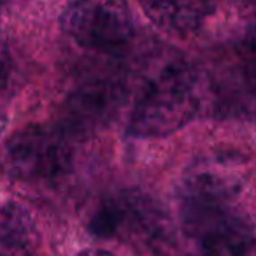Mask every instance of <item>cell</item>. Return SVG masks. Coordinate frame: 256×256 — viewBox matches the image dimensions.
<instances>
[{
	"mask_svg": "<svg viewBox=\"0 0 256 256\" xmlns=\"http://www.w3.org/2000/svg\"><path fill=\"white\" fill-rule=\"evenodd\" d=\"M146 16L168 36L198 32L216 11L214 0H139Z\"/></svg>",
	"mask_w": 256,
	"mask_h": 256,
	"instance_id": "6",
	"label": "cell"
},
{
	"mask_svg": "<svg viewBox=\"0 0 256 256\" xmlns=\"http://www.w3.org/2000/svg\"><path fill=\"white\" fill-rule=\"evenodd\" d=\"M6 78H8V67H6L4 56H2V53H0V84L6 81Z\"/></svg>",
	"mask_w": 256,
	"mask_h": 256,
	"instance_id": "10",
	"label": "cell"
},
{
	"mask_svg": "<svg viewBox=\"0 0 256 256\" xmlns=\"http://www.w3.org/2000/svg\"><path fill=\"white\" fill-rule=\"evenodd\" d=\"M36 224L30 212L16 202L0 207V256H32Z\"/></svg>",
	"mask_w": 256,
	"mask_h": 256,
	"instance_id": "7",
	"label": "cell"
},
{
	"mask_svg": "<svg viewBox=\"0 0 256 256\" xmlns=\"http://www.w3.org/2000/svg\"><path fill=\"white\" fill-rule=\"evenodd\" d=\"M6 123H8V118H6V114L0 110V136L4 134V130H6Z\"/></svg>",
	"mask_w": 256,
	"mask_h": 256,
	"instance_id": "11",
	"label": "cell"
},
{
	"mask_svg": "<svg viewBox=\"0 0 256 256\" xmlns=\"http://www.w3.org/2000/svg\"><path fill=\"white\" fill-rule=\"evenodd\" d=\"M88 226L100 238H116L151 251L170 244L174 230L167 209L150 193L136 188L104 198Z\"/></svg>",
	"mask_w": 256,
	"mask_h": 256,
	"instance_id": "2",
	"label": "cell"
},
{
	"mask_svg": "<svg viewBox=\"0 0 256 256\" xmlns=\"http://www.w3.org/2000/svg\"><path fill=\"white\" fill-rule=\"evenodd\" d=\"M240 179L221 168L192 172L179 190V216L184 232L196 238L209 228L240 212L237 206Z\"/></svg>",
	"mask_w": 256,
	"mask_h": 256,
	"instance_id": "5",
	"label": "cell"
},
{
	"mask_svg": "<svg viewBox=\"0 0 256 256\" xmlns=\"http://www.w3.org/2000/svg\"><path fill=\"white\" fill-rule=\"evenodd\" d=\"M72 156V144L60 128L28 124L8 140L4 164L18 181L51 182L70 170Z\"/></svg>",
	"mask_w": 256,
	"mask_h": 256,
	"instance_id": "3",
	"label": "cell"
},
{
	"mask_svg": "<svg viewBox=\"0 0 256 256\" xmlns=\"http://www.w3.org/2000/svg\"><path fill=\"white\" fill-rule=\"evenodd\" d=\"M60 26L76 44L95 51H116L136 36L128 0H67Z\"/></svg>",
	"mask_w": 256,
	"mask_h": 256,
	"instance_id": "4",
	"label": "cell"
},
{
	"mask_svg": "<svg viewBox=\"0 0 256 256\" xmlns=\"http://www.w3.org/2000/svg\"><path fill=\"white\" fill-rule=\"evenodd\" d=\"M79 256H114V254H110L109 251H104V249H86Z\"/></svg>",
	"mask_w": 256,
	"mask_h": 256,
	"instance_id": "9",
	"label": "cell"
},
{
	"mask_svg": "<svg viewBox=\"0 0 256 256\" xmlns=\"http://www.w3.org/2000/svg\"><path fill=\"white\" fill-rule=\"evenodd\" d=\"M207 82L198 68L174 62L146 84L128 120L137 139H164L195 121L207 106Z\"/></svg>",
	"mask_w": 256,
	"mask_h": 256,
	"instance_id": "1",
	"label": "cell"
},
{
	"mask_svg": "<svg viewBox=\"0 0 256 256\" xmlns=\"http://www.w3.org/2000/svg\"><path fill=\"white\" fill-rule=\"evenodd\" d=\"M120 104V92L112 82H98L88 84L76 93L72 98V114L79 120L86 121H104L110 116Z\"/></svg>",
	"mask_w": 256,
	"mask_h": 256,
	"instance_id": "8",
	"label": "cell"
}]
</instances>
